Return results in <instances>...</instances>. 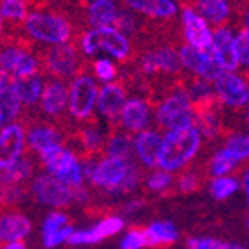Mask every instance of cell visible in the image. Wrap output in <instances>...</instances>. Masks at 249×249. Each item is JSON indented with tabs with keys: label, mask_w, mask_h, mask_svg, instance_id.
<instances>
[{
	"label": "cell",
	"mask_w": 249,
	"mask_h": 249,
	"mask_svg": "<svg viewBox=\"0 0 249 249\" xmlns=\"http://www.w3.org/2000/svg\"><path fill=\"white\" fill-rule=\"evenodd\" d=\"M248 127H249V113H248Z\"/></svg>",
	"instance_id": "db71d44e"
},
{
	"label": "cell",
	"mask_w": 249,
	"mask_h": 249,
	"mask_svg": "<svg viewBox=\"0 0 249 249\" xmlns=\"http://www.w3.org/2000/svg\"><path fill=\"white\" fill-rule=\"evenodd\" d=\"M216 98L227 107L241 108L249 103V86L235 71H225L214 82Z\"/></svg>",
	"instance_id": "7c38bea8"
},
{
	"label": "cell",
	"mask_w": 249,
	"mask_h": 249,
	"mask_svg": "<svg viewBox=\"0 0 249 249\" xmlns=\"http://www.w3.org/2000/svg\"><path fill=\"white\" fill-rule=\"evenodd\" d=\"M162 143H164V136H160L157 131H152V129H145V131L136 134L134 146H136L138 159L143 166L159 167V155H160Z\"/></svg>",
	"instance_id": "ffe728a7"
},
{
	"label": "cell",
	"mask_w": 249,
	"mask_h": 249,
	"mask_svg": "<svg viewBox=\"0 0 249 249\" xmlns=\"http://www.w3.org/2000/svg\"><path fill=\"white\" fill-rule=\"evenodd\" d=\"M32 223L25 214L19 213H9L2 216V223H0V237L4 242H14L25 239L30 233Z\"/></svg>",
	"instance_id": "83f0119b"
},
{
	"label": "cell",
	"mask_w": 249,
	"mask_h": 249,
	"mask_svg": "<svg viewBox=\"0 0 249 249\" xmlns=\"http://www.w3.org/2000/svg\"><path fill=\"white\" fill-rule=\"evenodd\" d=\"M157 124L162 129H176L188 124H196L194 101L187 91H175L162 101L157 108Z\"/></svg>",
	"instance_id": "5b68a950"
},
{
	"label": "cell",
	"mask_w": 249,
	"mask_h": 249,
	"mask_svg": "<svg viewBox=\"0 0 249 249\" xmlns=\"http://www.w3.org/2000/svg\"><path fill=\"white\" fill-rule=\"evenodd\" d=\"M113 28H117L121 34H124L125 37L136 34L138 19H136V16H134L133 11H131V9H129V11H121V13H119V18H117V21H115V25H113Z\"/></svg>",
	"instance_id": "74e56055"
},
{
	"label": "cell",
	"mask_w": 249,
	"mask_h": 249,
	"mask_svg": "<svg viewBox=\"0 0 249 249\" xmlns=\"http://www.w3.org/2000/svg\"><path fill=\"white\" fill-rule=\"evenodd\" d=\"M171 183H173V176H171L169 171H164V169L154 171L146 178V187L154 192H164L167 187H171Z\"/></svg>",
	"instance_id": "60d3db41"
},
{
	"label": "cell",
	"mask_w": 249,
	"mask_h": 249,
	"mask_svg": "<svg viewBox=\"0 0 249 249\" xmlns=\"http://www.w3.org/2000/svg\"><path fill=\"white\" fill-rule=\"evenodd\" d=\"M92 71H94L96 79L101 80V82L110 84L117 75V68L110 59H96L94 65H92Z\"/></svg>",
	"instance_id": "f35d334b"
},
{
	"label": "cell",
	"mask_w": 249,
	"mask_h": 249,
	"mask_svg": "<svg viewBox=\"0 0 249 249\" xmlns=\"http://www.w3.org/2000/svg\"><path fill=\"white\" fill-rule=\"evenodd\" d=\"M40 160L46 166L49 175L56 176V178L68 183L73 188L82 187L84 183L82 164H80L77 155L71 150L65 148V146H58V148H54L51 152H47V154L40 155Z\"/></svg>",
	"instance_id": "52a82bcc"
},
{
	"label": "cell",
	"mask_w": 249,
	"mask_h": 249,
	"mask_svg": "<svg viewBox=\"0 0 249 249\" xmlns=\"http://www.w3.org/2000/svg\"><path fill=\"white\" fill-rule=\"evenodd\" d=\"M148 246V237L145 229H133L125 233V237L121 241L122 249H142Z\"/></svg>",
	"instance_id": "8d00e7d4"
},
{
	"label": "cell",
	"mask_w": 249,
	"mask_h": 249,
	"mask_svg": "<svg viewBox=\"0 0 249 249\" xmlns=\"http://www.w3.org/2000/svg\"><path fill=\"white\" fill-rule=\"evenodd\" d=\"M25 129L21 124H9L0 133V167L5 169L23 157L25 150Z\"/></svg>",
	"instance_id": "4fadbf2b"
},
{
	"label": "cell",
	"mask_w": 249,
	"mask_h": 249,
	"mask_svg": "<svg viewBox=\"0 0 249 249\" xmlns=\"http://www.w3.org/2000/svg\"><path fill=\"white\" fill-rule=\"evenodd\" d=\"M150 121V107L146 101L134 98L125 101L121 113V127L127 133H142L148 125Z\"/></svg>",
	"instance_id": "44dd1931"
},
{
	"label": "cell",
	"mask_w": 249,
	"mask_h": 249,
	"mask_svg": "<svg viewBox=\"0 0 249 249\" xmlns=\"http://www.w3.org/2000/svg\"><path fill=\"white\" fill-rule=\"evenodd\" d=\"M75 230L68 225V216L63 213H51L42 225V239L46 248H56L68 241Z\"/></svg>",
	"instance_id": "cb8c5ba5"
},
{
	"label": "cell",
	"mask_w": 249,
	"mask_h": 249,
	"mask_svg": "<svg viewBox=\"0 0 249 249\" xmlns=\"http://www.w3.org/2000/svg\"><path fill=\"white\" fill-rule=\"evenodd\" d=\"M235 249H246V248H242V246H237L235 244Z\"/></svg>",
	"instance_id": "f907efd6"
},
{
	"label": "cell",
	"mask_w": 249,
	"mask_h": 249,
	"mask_svg": "<svg viewBox=\"0 0 249 249\" xmlns=\"http://www.w3.org/2000/svg\"><path fill=\"white\" fill-rule=\"evenodd\" d=\"M80 49L86 56H96L100 51H105L119 61H125L131 56L129 38L113 26L86 32L80 38Z\"/></svg>",
	"instance_id": "277c9868"
},
{
	"label": "cell",
	"mask_w": 249,
	"mask_h": 249,
	"mask_svg": "<svg viewBox=\"0 0 249 249\" xmlns=\"http://www.w3.org/2000/svg\"><path fill=\"white\" fill-rule=\"evenodd\" d=\"M242 187H244V190H249V171H246V173H244V178H242Z\"/></svg>",
	"instance_id": "7dc6e473"
},
{
	"label": "cell",
	"mask_w": 249,
	"mask_h": 249,
	"mask_svg": "<svg viewBox=\"0 0 249 249\" xmlns=\"http://www.w3.org/2000/svg\"><path fill=\"white\" fill-rule=\"evenodd\" d=\"M88 2H91V4H92V2H98V0H88Z\"/></svg>",
	"instance_id": "f5cc1de1"
},
{
	"label": "cell",
	"mask_w": 249,
	"mask_h": 249,
	"mask_svg": "<svg viewBox=\"0 0 249 249\" xmlns=\"http://www.w3.org/2000/svg\"><path fill=\"white\" fill-rule=\"evenodd\" d=\"M200 146V129L188 124L167 131L159 155V167L164 171H178L196 157Z\"/></svg>",
	"instance_id": "7a4b0ae2"
},
{
	"label": "cell",
	"mask_w": 249,
	"mask_h": 249,
	"mask_svg": "<svg viewBox=\"0 0 249 249\" xmlns=\"http://www.w3.org/2000/svg\"><path fill=\"white\" fill-rule=\"evenodd\" d=\"M140 206H142V202H129L127 206L124 208V211L125 213H134V211H138V209H140Z\"/></svg>",
	"instance_id": "f6af8a7d"
},
{
	"label": "cell",
	"mask_w": 249,
	"mask_h": 249,
	"mask_svg": "<svg viewBox=\"0 0 249 249\" xmlns=\"http://www.w3.org/2000/svg\"><path fill=\"white\" fill-rule=\"evenodd\" d=\"M21 100L13 88V79L7 73L0 71V124L2 127L14 124V119L19 115Z\"/></svg>",
	"instance_id": "603a6c76"
},
{
	"label": "cell",
	"mask_w": 249,
	"mask_h": 249,
	"mask_svg": "<svg viewBox=\"0 0 249 249\" xmlns=\"http://www.w3.org/2000/svg\"><path fill=\"white\" fill-rule=\"evenodd\" d=\"M124 229V221L122 218H117V216H110V218H105L100 223L92 227V229L79 230V232H73V235L68 239V244L71 246H80V244H96V242L103 241L107 237L115 235L117 232H121Z\"/></svg>",
	"instance_id": "ac0fdd59"
},
{
	"label": "cell",
	"mask_w": 249,
	"mask_h": 249,
	"mask_svg": "<svg viewBox=\"0 0 249 249\" xmlns=\"http://www.w3.org/2000/svg\"><path fill=\"white\" fill-rule=\"evenodd\" d=\"M196 5L200 16L218 28L230 18V5L227 0H196Z\"/></svg>",
	"instance_id": "f546056e"
},
{
	"label": "cell",
	"mask_w": 249,
	"mask_h": 249,
	"mask_svg": "<svg viewBox=\"0 0 249 249\" xmlns=\"http://www.w3.org/2000/svg\"><path fill=\"white\" fill-rule=\"evenodd\" d=\"M142 171L133 164V160L121 157H110L98 160L91 178L88 179L92 187L103 188L108 194H125L140 185Z\"/></svg>",
	"instance_id": "6da1fadb"
},
{
	"label": "cell",
	"mask_w": 249,
	"mask_h": 249,
	"mask_svg": "<svg viewBox=\"0 0 249 249\" xmlns=\"http://www.w3.org/2000/svg\"><path fill=\"white\" fill-rule=\"evenodd\" d=\"M13 88L25 107H35L42 100L46 86L40 75L35 73L30 77H23V79H13Z\"/></svg>",
	"instance_id": "4316f807"
},
{
	"label": "cell",
	"mask_w": 249,
	"mask_h": 249,
	"mask_svg": "<svg viewBox=\"0 0 249 249\" xmlns=\"http://www.w3.org/2000/svg\"><path fill=\"white\" fill-rule=\"evenodd\" d=\"M4 249H25V244L21 241H14V242H9L7 246H4Z\"/></svg>",
	"instance_id": "bcb514c9"
},
{
	"label": "cell",
	"mask_w": 249,
	"mask_h": 249,
	"mask_svg": "<svg viewBox=\"0 0 249 249\" xmlns=\"http://www.w3.org/2000/svg\"><path fill=\"white\" fill-rule=\"evenodd\" d=\"M105 152L110 157H121V159H127V160H133V154H136L134 138L129 136L127 131H122V127L113 129L107 138Z\"/></svg>",
	"instance_id": "f1b7e54d"
},
{
	"label": "cell",
	"mask_w": 249,
	"mask_h": 249,
	"mask_svg": "<svg viewBox=\"0 0 249 249\" xmlns=\"http://www.w3.org/2000/svg\"><path fill=\"white\" fill-rule=\"evenodd\" d=\"M178 187H179V190L185 192V194H190V192L197 190V187H199V178H197L194 173H187V175H183L181 178H179Z\"/></svg>",
	"instance_id": "ee69618b"
},
{
	"label": "cell",
	"mask_w": 249,
	"mask_h": 249,
	"mask_svg": "<svg viewBox=\"0 0 249 249\" xmlns=\"http://www.w3.org/2000/svg\"><path fill=\"white\" fill-rule=\"evenodd\" d=\"M246 192V197H248V200H249V190H244Z\"/></svg>",
	"instance_id": "681fc988"
},
{
	"label": "cell",
	"mask_w": 249,
	"mask_h": 249,
	"mask_svg": "<svg viewBox=\"0 0 249 249\" xmlns=\"http://www.w3.org/2000/svg\"><path fill=\"white\" fill-rule=\"evenodd\" d=\"M227 148L232 150L239 160L249 159V136H242V134H233L227 140Z\"/></svg>",
	"instance_id": "ab89813d"
},
{
	"label": "cell",
	"mask_w": 249,
	"mask_h": 249,
	"mask_svg": "<svg viewBox=\"0 0 249 249\" xmlns=\"http://www.w3.org/2000/svg\"><path fill=\"white\" fill-rule=\"evenodd\" d=\"M23 197V188H21L19 183H14V185H4L2 188V199L4 204H14Z\"/></svg>",
	"instance_id": "7bdbcfd3"
},
{
	"label": "cell",
	"mask_w": 249,
	"mask_h": 249,
	"mask_svg": "<svg viewBox=\"0 0 249 249\" xmlns=\"http://www.w3.org/2000/svg\"><path fill=\"white\" fill-rule=\"evenodd\" d=\"M188 249H235V244L218 241V239H209V237H192L187 241Z\"/></svg>",
	"instance_id": "d590c367"
},
{
	"label": "cell",
	"mask_w": 249,
	"mask_h": 249,
	"mask_svg": "<svg viewBox=\"0 0 249 249\" xmlns=\"http://www.w3.org/2000/svg\"><path fill=\"white\" fill-rule=\"evenodd\" d=\"M237 188H239V181H237V178H232V176H218L209 185V192H211V196L216 200L229 199Z\"/></svg>",
	"instance_id": "e575fe53"
},
{
	"label": "cell",
	"mask_w": 249,
	"mask_h": 249,
	"mask_svg": "<svg viewBox=\"0 0 249 249\" xmlns=\"http://www.w3.org/2000/svg\"><path fill=\"white\" fill-rule=\"evenodd\" d=\"M119 7L113 0H98L89 5L88 11V21L92 26V30L110 28L115 25L117 18H119Z\"/></svg>",
	"instance_id": "484cf974"
},
{
	"label": "cell",
	"mask_w": 249,
	"mask_h": 249,
	"mask_svg": "<svg viewBox=\"0 0 249 249\" xmlns=\"http://www.w3.org/2000/svg\"><path fill=\"white\" fill-rule=\"evenodd\" d=\"M32 196L37 202L44 204V206H51V208H65L70 202L77 200L75 188L56 176L49 175V173L38 175L34 179Z\"/></svg>",
	"instance_id": "ba28073f"
},
{
	"label": "cell",
	"mask_w": 249,
	"mask_h": 249,
	"mask_svg": "<svg viewBox=\"0 0 249 249\" xmlns=\"http://www.w3.org/2000/svg\"><path fill=\"white\" fill-rule=\"evenodd\" d=\"M246 227H248V230H249V218H248V223H246Z\"/></svg>",
	"instance_id": "816d5d0a"
},
{
	"label": "cell",
	"mask_w": 249,
	"mask_h": 249,
	"mask_svg": "<svg viewBox=\"0 0 249 249\" xmlns=\"http://www.w3.org/2000/svg\"><path fill=\"white\" fill-rule=\"evenodd\" d=\"M235 51L237 58H239V65L249 68V34L244 28L241 32H237L235 35Z\"/></svg>",
	"instance_id": "b9f144b4"
},
{
	"label": "cell",
	"mask_w": 249,
	"mask_h": 249,
	"mask_svg": "<svg viewBox=\"0 0 249 249\" xmlns=\"http://www.w3.org/2000/svg\"><path fill=\"white\" fill-rule=\"evenodd\" d=\"M42 67L46 68L47 73H51L54 79L67 80L71 77H77L82 70V59L75 46L68 44H58L51 46L42 56Z\"/></svg>",
	"instance_id": "8992f818"
},
{
	"label": "cell",
	"mask_w": 249,
	"mask_h": 249,
	"mask_svg": "<svg viewBox=\"0 0 249 249\" xmlns=\"http://www.w3.org/2000/svg\"><path fill=\"white\" fill-rule=\"evenodd\" d=\"M125 105V89L121 84H105L100 89V96H98V112L107 119L110 124L113 122H121V113L122 108Z\"/></svg>",
	"instance_id": "e0dca14e"
},
{
	"label": "cell",
	"mask_w": 249,
	"mask_h": 249,
	"mask_svg": "<svg viewBox=\"0 0 249 249\" xmlns=\"http://www.w3.org/2000/svg\"><path fill=\"white\" fill-rule=\"evenodd\" d=\"M179 54L171 47H157L146 51L142 56V70L145 73H178L179 70Z\"/></svg>",
	"instance_id": "2e32d148"
},
{
	"label": "cell",
	"mask_w": 249,
	"mask_h": 249,
	"mask_svg": "<svg viewBox=\"0 0 249 249\" xmlns=\"http://www.w3.org/2000/svg\"><path fill=\"white\" fill-rule=\"evenodd\" d=\"M34 173V166L28 157H21L14 164L2 169V185H14V183H23L28 179Z\"/></svg>",
	"instance_id": "1f68e13d"
},
{
	"label": "cell",
	"mask_w": 249,
	"mask_h": 249,
	"mask_svg": "<svg viewBox=\"0 0 249 249\" xmlns=\"http://www.w3.org/2000/svg\"><path fill=\"white\" fill-rule=\"evenodd\" d=\"M148 237V246L159 248V246H167L178 241V229L171 221H155L145 229Z\"/></svg>",
	"instance_id": "4dcf8cb0"
},
{
	"label": "cell",
	"mask_w": 249,
	"mask_h": 249,
	"mask_svg": "<svg viewBox=\"0 0 249 249\" xmlns=\"http://www.w3.org/2000/svg\"><path fill=\"white\" fill-rule=\"evenodd\" d=\"M98 86L94 79L88 73H79L71 80L70 86V101H68V110L71 117L77 121H86L89 119L94 110V105L98 103Z\"/></svg>",
	"instance_id": "9c48e42d"
},
{
	"label": "cell",
	"mask_w": 249,
	"mask_h": 249,
	"mask_svg": "<svg viewBox=\"0 0 249 249\" xmlns=\"http://www.w3.org/2000/svg\"><path fill=\"white\" fill-rule=\"evenodd\" d=\"M178 54L183 67L194 75L200 77V79H206L214 84L225 73V70L220 67V63L214 58L211 49L202 51L190 46V44H185V46L179 47Z\"/></svg>",
	"instance_id": "30bf717a"
},
{
	"label": "cell",
	"mask_w": 249,
	"mask_h": 249,
	"mask_svg": "<svg viewBox=\"0 0 249 249\" xmlns=\"http://www.w3.org/2000/svg\"><path fill=\"white\" fill-rule=\"evenodd\" d=\"M127 9L152 19H173L178 14L175 0H124Z\"/></svg>",
	"instance_id": "7402d4cb"
},
{
	"label": "cell",
	"mask_w": 249,
	"mask_h": 249,
	"mask_svg": "<svg viewBox=\"0 0 249 249\" xmlns=\"http://www.w3.org/2000/svg\"><path fill=\"white\" fill-rule=\"evenodd\" d=\"M211 51L225 71H235L237 68L241 67L235 51V35L232 34L230 28L220 26V28H216L213 32Z\"/></svg>",
	"instance_id": "9a60e30c"
},
{
	"label": "cell",
	"mask_w": 249,
	"mask_h": 249,
	"mask_svg": "<svg viewBox=\"0 0 249 249\" xmlns=\"http://www.w3.org/2000/svg\"><path fill=\"white\" fill-rule=\"evenodd\" d=\"M0 67L11 79H23L37 73L40 63L28 51H25V47L5 46L0 56Z\"/></svg>",
	"instance_id": "8fae6325"
},
{
	"label": "cell",
	"mask_w": 249,
	"mask_h": 249,
	"mask_svg": "<svg viewBox=\"0 0 249 249\" xmlns=\"http://www.w3.org/2000/svg\"><path fill=\"white\" fill-rule=\"evenodd\" d=\"M183 26H185V38L188 44L197 49L208 51L213 47V32L209 30L208 21L204 19L197 11L192 7H185L181 14Z\"/></svg>",
	"instance_id": "5bb4252c"
},
{
	"label": "cell",
	"mask_w": 249,
	"mask_h": 249,
	"mask_svg": "<svg viewBox=\"0 0 249 249\" xmlns=\"http://www.w3.org/2000/svg\"><path fill=\"white\" fill-rule=\"evenodd\" d=\"M0 13L4 23H25L30 14L26 0H2Z\"/></svg>",
	"instance_id": "836d02e7"
},
{
	"label": "cell",
	"mask_w": 249,
	"mask_h": 249,
	"mask_svg": "<svg viewBox=\"0 0 249 249\" xmlns=\"http://www.w3.org/2000/svg\"><path fill=\"white\" fill-rule=\"evenodd\" d=\"M239 162L241 160L233 155L232 150H229L225 146V148L218 150L214 154V157L211 159V162H209V171H211V175L214 176V178L225 176L227 173L233 171V167H237Z\"/></svg>",
	"instance_id": "d6a6232c"
},
{
	"label": "cell",
	"mask_w": 249,
	"mask_h": 249,
	"mask_svg": "<svg viewBox=\"0 0 249 249\" xmlns=\"http://www.w3.org/2000/svg\"><path fill=\"white\" fill-rule=\"evenodd\" d=\"M23 28L30 38L49 46L68 44L73 35V26L67 18L56 13H42V11L30 13L23 23Z\"/></svg>",
	"instance_id": "3957f363"
},
{
	"label": "cell",
	"mask_w": 249,
	"mask_h": 249,
	"mask_svg": "<svg viewBox=\"0 0 249 249\" xmlns=\"http://www.w3.org/2000/svg\"><path fill=\"white\" fill-rule=\"evenodd\" d=\"M68 101H70V89L63 84V80L53 79L46 84L44 88V94L40 100V108L42 112L46 113L51 119L59 117L65 108H67Z\"/></svg>",
	"instance_id": "d6986e66"
},
{
	"label": "cell",
	"mask_w": 249,
	"mask_h": 249,
	"mask_svg": "<svg viewBox=\"0 0 249 249\" xmlns=\"http://www.w3.org/2000/svg\"><path fill=\"white\" fill-rule=\"evenodd\" d=\"M26 142L34 152L44 155L51 150L61 146V134L53 125H35L28 131Z\"/></svg>",
	"instance_id": "d4e9b609"
},
{
	"label": "cell",
	"mask_w": 249,
	"mask_h": 249,
	"mask_svg": "<svg viewBox=\"0 0 249 249\" xmlns=\"http://www.w3.org/2000/svg\"><path fill=\"white\" fill-rule=\"evenodd\" d=\"M244 30L249 34V9H246L244 13Z\"/></svg>",
	"instance_id": "c3c4849f"
}]
</instances>
